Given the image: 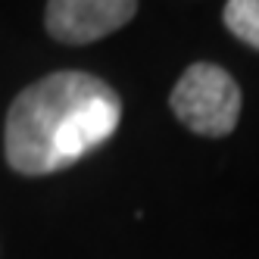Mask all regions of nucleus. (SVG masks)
I'll use <instances>...</instances> for the list:
<instances>
[{
	"label": "nucleus",
	"mask_w": 259,
	"mask_h": 259,
	"mask_svg": "<svg viewBox=\"0 0 259 259\" xmlns=\"http://www.w3.org/2000/svg\"><path fill=\"white\" fill-rule=\"evenodd\" d=\"M222 19L237 41L259 50V0H228Z\"/></svg>",
	"instance_id": "4"
},
{
	"label": "nucleus",
	"mask_w": 259,
	"mask_h": 259,
	"mask_svg": "<svg viewBox=\"0 0 259 259\" xmlns=\"http://www.w3.org/2000/svg\"><path fill=\"white\" fill-rule=\"evenodd\" d=\"M138 13V0H47L44 28L60 44H94L128 25Z\"/></svg>",
	"instance_id": "3"
},
{
	"label": "nucleus",
	"mask_w": 259,
	"mask_h": 259,
	"mask_svg": "<svg viewBox=\"0 0 259 259\" xmlns=\"http://www.w3.org/2000/svg\"><path fill=\"white\" fill-rule=\"evenodd\" d=\"M172 113L184 128L203 138H225L240 116V88L222 66L194 63L172 88Z\"/></svg>",
	"instance_id": "2"
},
{
	"label": "nucleus",
	"mask_w": 259,
	"mask_h": 259,
	"mask_svg": "<svg viewBox=\"0 0 259 259\" xmlns=\"http://www.w3.org/2000/svg\"><path fill=\"white\" fill-rule=\"evenodd\" d=\"M122 100L91 72H50L13 97L4 122V156L16 175L63 172L116 135Z\"/></svg>",
	"instance_id": "1"
}]
</instances>
